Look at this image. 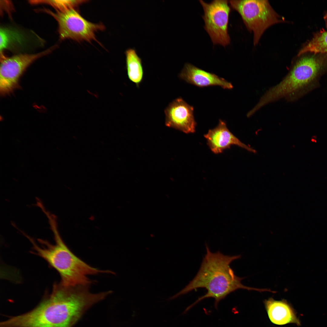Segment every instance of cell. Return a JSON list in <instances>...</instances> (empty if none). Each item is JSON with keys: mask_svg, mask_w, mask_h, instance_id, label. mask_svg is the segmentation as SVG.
<instances>
[{"mask_svg": "<svg viewBox=\"0 0 327 327\" xmlns=\"http://www.w3.org/2000/svg\"><path fill=\"white\" fill-rule=\"evenodd\" d=\"M100 300L98 294L91 292L88 286L55 284L51 293L35 307L9 317L0 322V327H72Z\"/></svg>", "mask_w": 327, "mask_h": 327, "instance_id": "1", "label": "cell"}, {"mask_svg": "<svg viewBox=\"0 0 327 327\" xmlns=\"http://www.w3.org/2000/svg\"><path fill=\"white\" fill-rule=\"evenodd\" d=\"M206 248V253L196 276L182 290L168 299L173 300L197 289L205 288L207 290L205 294L187 308L183 314L201 301L207 298L214 299V306L217 309L220 301L239 289L259 292L269 291V289L249 287L242 283L241 281L244 278L236 276L230 266L233 261L241 257L240 255H225L219 251L213 253L207 244Z\"/></svg>", "mask_w": 327, "mask_h": 327, "instance_id": "2", "label": "cell"}, {"mask_svg": "<svg viewBox=\"0 0 327 327\" xmlns=\"http://www.w3.org/2000/svg\"><path fill=\"white\" fill-rule=\"evenodd\" d=\"M55 244L39 240L40 247L29 238L32 243L34 253L45 259L59 273L60 284L66 287L89 286L92 281L88 277L100 273H111L109 270H101L93 267L75 255L62 241L57 230L53 229Z\"/></svg>", "mask_w": 327, "mask_h": 327, "instance_id": "3", "label": "cell"}, {"mask_svg": "<svg viewBox=\"0 0 327 327\" xmlns=\"http://www.w3.org/2000/svg\"><path fill=\"white\" fill-rule=\"evenodd\" d=\"M327 72V62L324 59L315 55L302 57L283 80L262 96L259 103L264 106L286 97L296 100L317 88L321 78Z\"/></svg>", "mask_w": 327, "mask_h": 327, "instance_id": "4", "label": "cell"}, {"mask_svg": "<svg viewBox=\"0 0 327 327\" xmlns=\"http://www.w3.org/2000/svg\"><path fill=\"white\" fill-rule=\"evenodd\" d=\"M229 2L240 15L247 29L253 32L255 45L267 28L284 21L267 0H230Z\"/></svg>", "mask_w": 327, "mask_h": 327, "instance_id": "5", "label": "cell"}, {"mask_svg": "<svg viewBox=\"0 0 327 327\" xmlns=\"http://www.w3.org/2000/svg\"><path fill=\"white\" fill-rule=\"evenodd\" d=\"M44 10L57 22L59 37L62 40L70 39L88 41L96 40L95 33L104 29L102 24L94 23L84 19L74 9L56 13Z\"/></svg>", "mask_w": 327, "mask_h": 327, "instance_id": "6", "label": "cell"}, {"mask_svg": "<svg viewBox=\"0 0 327 327\" xmlns=\"http://www.w3.org/2000/svg\"><path fill=\"white\" fill-rule=\"evenodd\" d=\"M53 47L45 51L34 54H20L10 57L1 56L0 93L5 96L20 88L19 81L28 67L38 58L51 52Z\"/></svg>", "mask_w": 327, "mask_h": 327, "instance_id": "7", "label": "cell"}, {"mask_svg": "<svg viewBox=\"0 0 327 327\" xmlns=\"http://www.w3.org/2000/svg\"><path fill=\"white\" fill-rule=\"evenodd\" d=\"M204 12V28L214 44L225 46L230 39L228 33L229 16L231 12L227 0H215L207 3L199 1Z\"/></svg>", "mask_w": 327, "mask_h": 327, "instance_id": "8", "label": "cell"}, {"mask_svg": "<svg viewBox=\"0 0 327 327\" xmlns=\"http://www.w3.org/2000/svg\"><path fill=\"white\" fill-rule=\"evenodd\" d=\"M194 108L182 98H177L165 109L166 125L188 134L195 131L197 125L194 116Z\"/></svg>", "mask_w": 327, "mask_h": 327, "instance_id": "9", "label": "cell"}, {"mask_svg": "<svg viewBox=\"0 0 327 327\" xmlns=\"http://www.w3.org/2000/svg\"><path fill=\"white\" fill-rule=\"evenodd\" d=\"M211 150L215 154L221 153L226 149L235 145L247 150L256 153V151L241 142L228 129L226 123L220 120L218 125L209 130L204 135Z\"/></svg>", "mask_w": 327, "mask_h": 327, "instance_id": "10", "label": "cell"}, {"mask_svg": "<svg viewBox=\"0 0 327 327\" xmlns=\"http://www.w3.org/2000/svg\"><path fill=\"white\" fill-rule=\"evenodd\" d=\"M179 76L187 83L200 88L218 86L225 89L233 88L232 84L224 79L190 63L185 65Z\"/></svg>", "mask_w": 327, "mask_h": 327, "instance_id": "11", "label": "cell"}, {"mask_svg": "<svg viewBox=\"0 0 327 327\" xmlns=\"http://www.w3.org/2000/svg\"><path fill=\"white\" fill-rule=\"evenodd\" d=\"M264 302L269 318L273 323L278 325L289 323L301 325L295 310L286 300H276L270 298Z\"/></svg>", "mask_w": 327, "mask_h": 327, "instance_id": "12", "label": "cell"}, {"mask_svg": "<svg viewBox=\"0 0 327 327\" xmlns=\"http://www.w3.org/2000/svg\"><path fill=\"white\" fill-rule=\"evenodd\" d=\"M125 54L128 78L138 87L143 80L144 76V70L141 59L134 48L127 49Z\"/></svg>", "mask_w": 327, "mask_h": 327, "instance_id": "13", "label": "cell"}, {"mask_svg": "<svg viewBox=\"0 0 327 327\" xmlns=\"http://www.w3.org/2000/svg\"><path fill=\"white\" fill-rule=\"evenodd\" d=\"M327 53V31L317 34L299 52V56L307 52Z\"/></svg>", "mask_w": 327, "mask_h": 327, "instance_id": "14", "label": "cell"}, {"mask_svg": "<svg viewBox=\"0 0 327 327\" xmlns=\"http://www.w3.org/2000/svg\"><path fill=\"white\" fill-rule=\"evenodd\" d=\"M1 54L12 44L22 41V36L18 32L8 28H1L0 30Z\"/></svg>", "mask_w": 327, "mask_h": 327, "instance_id": "15", "label": "cell"}, {"mask_svg": "<svg viewBox=\"0 0 327 327\" xmlns=\"http://www.w3.org/2000/svg\"><path fill=\"white\" fill-rule=\"evenodd\" d=\"M85 0H39L31 1L33 4H45L53 7L57 12H63L74 8L84 3Z\"/></svg>", "mask_w": 327, "mask_h": 327, "instance_id": "16", "label": "cell"}]
</instances>
